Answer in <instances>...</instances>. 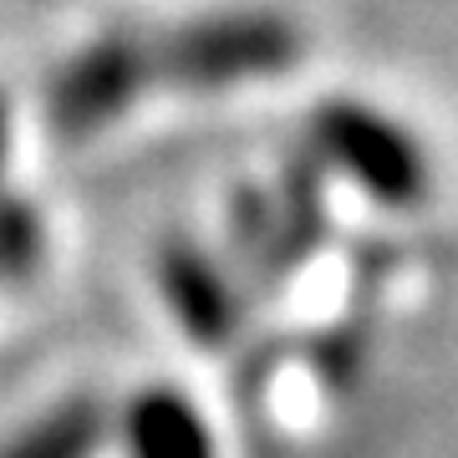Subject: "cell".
Instances as JSON below:
<instances>
[{
    "label": "cell",
    "instance_id": "cell-1",
    "mask_svg": "<svg viewBox=\"0 0 458 458\" xmlns=\"http://www.w3.org/2000/svg\"><path fill=\"white\" fill-rule=\"evenodd\" d=\"M301 56V31L276 11L199 16L164 36H148L153 82L174 87H234L250 77H280Z\"/></svg>",
    "mask_w": 458,
    "mask_h": 458
},
{
    "label": "cell",
    "instance_id": "cell-2",
    "mask_svg": "<svg viewBox=\"0 0 458 458\" xmlns=\"http://www.w3.org/2000/svg\"><path fill=\"white\" fill-rule=\"evenodd\" d=\"M311 143L331 168H342L367 199L387 209H412L428 194V158L408 128L382 117L367 102L331 98L311 117Z\"/></svg>",
    "mask_w": 458,
    "mask_h": 458
},
{
    "label": "cell",
    "instance_id": "cell-3",
    "mask_svg": "<svg viewBox=\"0 0 458 458\" xmlns=\"http://www.w3.org/2000/svg\"><path fill=\"white\" fill-rule=\"evenodd\" d=\"M153 87V66H148V36H98L82 47L72 62L51 77L47 92V117L62 138H87V132L107 128L123 117L132 102Z\"/></svg>",
    "mask_w": 458,
    "mask_h": 458
},
{
    "label": "cell",
    "instance_id": "cell-4",
    "mask_svg": "<svg viewBox=\"0 0 458 458\" xmlns=\"http://www.w3.org/2000/svg\"><path fill=\"white\" fill-rule=\"evenodd\" d=\"M158 285H164L168 311L179 316V327L194 336L204 352H225L240 331V295L229 285L209 250L194 240H168L158 250Z\"/></svg>",
    "mask_w": 458,
    "mask_h": 458
},
{
    "label": "cell",
    "instance_id": "cell-5",
    "mask_svg": "<svg viewBox=\"0 0 458 458\" xmlns=\"http://www.w3.org/2000/svg\"><path fill=\"white\" fill-rule=\"evenodd\" d=\"M321 240H327V183H321V168L311 158H291L280 189L270 194V234H265L260 260L250 270L255 285L260 291L285 285L316 255Z\"/></svg>",
    "mask_w": 458,
    "mask_h": 458
},
{
    "label": "cell",
    "instance_id": "cell-6",
    "mask_svg": "<svg viewBox=\"0 0 458 458\" xmlns=\"http://www.w3.org/2000/svg\"><path fill=\"white\" fill-rule=\"evenodd\" d=\"M117 433L128 458H219L204 412L179 387H143L123 408Z\"/></svg>",
    "mask_w": 458,
    "mask_h": 458
},
{
    "label": "cell",
    "instance_id": "cell-7",
    "mask_svg": "<svg viewBox=\"0 0 458 458\" xmlns=\"http://www.w3.org/2000/svg\"><path fill=\"white\" fill-rule=\"evenodd\" d=\"M107 433H113V412L102 397H66L5 443L0 458H92Z\"/></svg>",
    "mask_w": 458,
    "mask_h": 458
},
{
    "label": "cell",
    "instance_id": "cell-8",
    "mask_svg": "<svg viewBox=\"0 0 458 458\" xmlns=\"http://www.w3.org/2000/svg\"><path fill=\"white\" fill-rule=\"evenodd\" d=\"M41 214L16 194H0V280H26L41 260Z\"/></svg>",
    "mask_w": 458,
    "mask_h": 458
},
{
    "label": "cell",
    "instance_id": "cell-9",
    "mask_svg": "<svg viewBox=\"0 0 458 458\" xmlns=\"http://www.w3.org/2000/svg\"><path fill=\"white\" fill-rule=\"evenodd\" d=\"M311 361H316V372H321V382H327L331 393H346V387L357 382L361 361H367V331L331 327L327 336L311 346Z\"/></svg>",
    "mask_w": 458,
    "mask_h": 458
},
{
    "label": "cell",
    "instance_id": "cell-10",
    "mask_svg": "<svg viewBox=\"0 0 458 458\" xmlns=\"http://www.w3.org/2000/svg\"><path fill=\"white\" fill-rule=\"evenodd\" d=\"M265 234H270V194H260V189L234 194V209H229V250H234L250 270L260 260Z\"/></svg>",
    "mask_w": 458,
    "mask_h": 458
},
{
    "label": "cell",
    "instance_id": "cell-11",
    "mask_svg": "<svg viewBox=\"0 0 458 458\" xmlns=\"http://www.w3.org/2000/svg\"><path fill=\"white\" fill-rule=\"evenodd\" d=\"M5 158H11V102L0 98V179H5Z\"/></svg>",
    "mask_w": 458,
    "mask_h": 458
}]
</instances>
